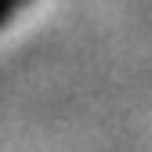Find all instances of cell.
<instances>
[{
  "mask_svg": "<svg viewBox=\"0 0 152 152\" xmlns=\"http://www.w3.org/2000/svg\"><path fill=\"white\" fill-rule=\"evenodd\" d=\"M26 4H29V0H0V29H4V26H7Z\"/></svg>",
  "mask_w": 152,
  "mask_h": 152,
  "instance_id": "1",
  "label": "cell"
}]
</instances>
